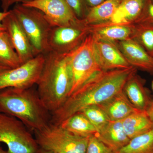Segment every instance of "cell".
<instances>
[{
	"mask_svg": "<svg viewBox=\"0 0 153 153\" xmlns=\"http://www.w3.org/2000/svg\"><path fill=\"white\" fill-rule=\"evenodd\" d=\"M136 71V68L131 66L97 73L68 97L60 108L51 114V123L59 125L76 113L103 103L122 91L127 80Z\"/></svg>",
	"mask_w": 153,
	"mask_h": 153,
	"instance_id": "cell-1",
	"label": "cell"
},
{
	"mask_svg": "<svg viewBox=\"0 0 153 153\" xmlns=\"http://www.w3.org/2000/svg\"><path fill=\"white\" fill-rule=\"evenodd\" d=\"M37 83V92L50 113L62 106L69 97L71 76L68 53L49 51Z\"/></svg>",
	"mask_w": 153,
	"mask_h": 153,
	"instance_id": "cell-2",
	"label": "cell"
},
{
	"mask_svg": "<svg viewBox=\"0 0 153 153\" xmlns=\"http://www.w3.org/2000/svg\"><path fill=\"white\" fill-rule=\"evenodd\" d=\"M0 112L16 118L33 132L51 123V113L33 87L1 91Z\"/></svg>",
	"mask_w": 153,
	"mask_h": 153,
	"instance_id": "cell-3",
	"label": "cell"
},
{
	"mask_svg": "<svg viewBox=\"0 0 153 153\" xmlns=\"http://www.w3.org/2000/svg\"><path fill=\"white\" fill-rule=\"evenodd\" d=\"M68 56L71 82L69 97L102 70L96 55L94 36L90 32L78 47L68 53Z\"/></svg>",
	"mask_w": 153,
	"mask_h": 153,
	"instance_id": "cell-4",
	"label": "cell"
},
{
	"mask_svg": "<svg viewBox=\"0 0 153 153\" xmlns=\"http://www.w3.org/2000/svg\"><path fill=\"white\" fill-rule=\"evenodd\" d=\"M29 38L35 57L49 51V40L53 27L38 9L17 4L12 9Z\"/></svg>",
	"mask_w": 153,
	"mask_h": 153,
	"instance_id": "cell-5",
	"label": "cell"
},
{
	"mask_svg": "<svg viewBox=\"0 0 153 153\" xmlns=\"http://www.w3.org/2000/svg\"><path fill=\"white\" fill-rule=\"evenodd\" d=\"M34 132L39 147L55 153H86L89 137L72 133L59 125L50 123Z\"/></svg>",
	"mask_w": 153,
	"mask_h": 153,
	"instance_id": "cell-6",
	"label": "cell"
},
{
	"mask_svg": "<svg viewBox=\"0 0 153 153\" xmlns=\"http://www.w3.org/2000/svg\"><path fill=\"white\" fill-rule=\"evenodd\" d=\"M7 145L9 153H35L39 148L35 137L22 121L0 112V143Z\"/></svg>",
	"mask_w": 153,
	"mask_h": 153,
	"instance_id": "cell-7",
	"label": "cell"
},
{
	"mask_svg": "<svg viewBox=\"0 0 153 153\" xmlns=\"http://www.w3.org/2000/svg\"><path fill=\"white\" fill-rule=\"evenodd\" d=\"M45 61L38 55L18 67L0 71V91L6 88H28L37 85Z\"/></svg>",
	"mask_w": 153,
	"mask_h": 153,
	"instance_id": "cell-8",
	"label": "cell"
},
{
	"mask_svg": "<svg viewBox=\"0 0 153 153\" xmlns=\"http://www.w3.org/2000/svg\"><path fill=\"white\" fill-rule=\"evenodd\" d=\"M90 33L89 27L83 20L69 26L53 27L49 40V51L66 54L82 43Z\"/></svg>",
	"mask_w": 153,
	"mask_h": 153,
	"instance_id": "cell-9",
	"label": "cell"
},
{
	"mask_svg": "<svg viewBox=\"0 0 153 153\" xmlns=\"http://www.w3.org/2000/svg\"><path fill=\"white\" fill-rule=\"evenodd\" d=\"M22 4L41 11L52 27L69 26L79 20L66 0H35Z\"/></svg>",
	"mask_w": 153,
	"mask_h": 153,
	"instance_id": "cell-10",
	"label": "cell"
},
{
	"mask_svg": "<svg viewBox=\"0 0 153 153\" xmlns=\"http://www.w3.org/2000/svg\"><path fill=\"white\" fill-rule=\"evenodd\" d=\"M2 23L22 64L35 57L29 38L12 10H10Z\"/></svg>",
	"mask_w": 153,
	"mask_h": 153,
	"instance_id": "cell-11",
	"label": "cell"
},
{
	"mask_svg": "<svg viewBox=\"0 0 153 153\" xmlns=\"http://www.w3.org/2000/svg\"><path fill=\"white\" fill-rule=\"evenodd\" d=\"M94 37L96 55L102 71L124 69L132 66L128 63L116 43Z\"/></svg>",
	"mask_w": 153,
	"mask_h": 153,
	"instance_id": "cell-12",
	"label": "cell"
},
{
	"mask_svg": "<svg viewBox=\"0 0 153 153\" xmlns=\"http://www.w3.org/2000/svg\"><path fill=\"white\" fill-rule=\"evenodd\" d=\"M117 46L131 66L153 74V57L137 41L130 38Z\"/></svg>",
	"mask_w": 153,
	"mask_h": 153,
	"instance_id": "cell-13",
	"label": "cell"
},
{
	"mask_svg": "<svg viewBox=\"0 0 153 153\" xmlns=\"http://www.w3.org/2000/svg\"><path fill=\"white\" fill-rule=\"evenodd\" d=\"M146 0H122L111 20V24L128 25L137 22L144 14Z\"/></svg>",
	"mask_w": 153,
	"mask_h": 153,
	"instance_id": "cell-14",
	"label": "cell"
},
{
	"mask_svg": "<svg viewBox=\"0 0 153 153\" xmlns=\"http://www.w3.org/2000/svg\"><path fill=\"white\" fill-rule=\"evenodd\" d=\"M110 121H121L137 109L129 101L123 90L98 105Z\"/></svg>",
	"mask_w": 153,
	"mask_h": 153,
	"instance_id": "cell-15",
	"label": "cell"
},
{
	"mask_svg": "<svg viewBox=\"0 0 153 153\" xmlns=\"http://www.w3.org/2000/svg\"><path fill=\"white\" fill-rule=\"evenodd\" d=\"M95 136L116 152L128 143L130 139L125 132L121 121H110Z\"/></svg>",
	"mask_w": 153,
	"mask_h": 153,
	"instance_id": "cell-16",
	"label": "cell"
},
{
	"mask_svg": "<svg viewBox=\"0 0 153 153\" xmlns=\"http://www.w3.org/2000/svg\"><path fill=\"white\" fill-rule=\"evenodd\" d=\"M123 91L136 108L146 111L152 99L145 87L143 79L136 73L132 74L127 80Z\"/></svg>",
	"mask_w": 153,
	"mask_h": 153,
	"instance_id": "cell-17",
	"label": "cell"
},
{
	"mask_svg": "<svg viewBox=\"0 0 153 153\" xmlns=\"http://www.w3.org/2000/svg\"><path fill=\"white\" fill-rule=\"evenodd\" d=\"M122 122L125 132L130 140L153 128V123L145 111L137 110Z\"/></svg>",
	"mask_w": 153,
	"mask_h": 153,
	"instance_id": "cell-18",
	"label": "cell"
},
{
	"mask_svg": "<svg viewBox=\"0 0 153 153\" xmlns=\"http://www.w3.org/2000/svg\"><path fill=\"white\" fill-rule=\"evenodd\" d=\"M90 32L97 38L116 43L133 38L134 27L133 25L110 24L100 26L96 29L90 28Z\"/></svg>",
	"mask_w": 153,
	"mask_h": 153,
	"instance_id": "cell-19",
	"label": "cell"
},
{
	"mask_svg": "<svg viewBox=\"0 0 153 153\" xmlns=\"http://www.w3.org/2000/svg\"><path fill=\"white\" fill-rule=\"evenodd\" d=\"M122 0H105L98 5L88 11L85 19V24L89 26L109 22Z\"/></svg>",
	"mask_w": 153,
	"mask_h": 153,
	"instance_id": "cell-20",
	"label": "cell"
},
{
	"mask_svg": "<svg viewBox=\"0 0 153 153\" xmlns=\"http://www.w3.org/2000/svg\"><path fill=\"white\" fill-rule=\"evenodd\" d=\"M72 133L84 137L95 135L97 131L87 117L81 112L76 113L59 125Z\"/></svg>",
	"mask_w": 153,
	"mask_h": 153,
	"instance_id": "cell-21",
	"label": "cell"
},
{
	"mask_svg": "<svg viewBox=\"0 0 153 153\" xmlns=\"http://www.w3.org/2000/svg\"><path fill=\"white\" fill-rule=\"evenodd\" d=\"M8 35L5 30L0 32V67L5 69L16 68L22 65Z\"/></svg>",
	"mask_w": 153,
	"mask_h": 153,
	"instance_id": "cell-22",
	"label": "cell"
},
{
	"mask_svg": "<svg viewBox=\"0 0 153 153\" xmlns=\"http://www.w3.org/2000/svg\"><path fill=\"white\" fill-rule=\"evenodd\" d=\"M115 153H153V128L131 139Z\"/></svg>",
	"mask_w": 153,
	"mask_h": 153,
	"instance_id": "cell-23",
	"label": "cell"
},
{
	"mask_svg": "<svg viewBox=\"0 0 153 153\" xmlns=\"http://www.w3.org/2000/svg\"><path fill=\"white\" fill-rule=\"evenodd\" d=\"M133 39L139 43L151 55L153 52V24L137 23Z\"/></svg>",
	"mask_w": 153,
	"mask_h": 153,
	"instance_id": "cell-24",
	"label": "cell"
},
{
	"mask_svg": "<svg viewBox=\"0 0 153 153\" xmlns=\"http://www.w3.org/2000/svg\"><path fill=\"white\" fill-rule=\"evenodd\" d=\"M83 114L98 132L110 121L103 110L98 105L88 107L80 111Z\"/></svg>",
	"mask_w": 153,
	"mask_h": 153,
	"instance_id": "cell-25",
	"label": "cell"
},
{
	"mask_svg": "<svg viewBox=\"0 0 153 153\" xmlns=\"http://www.w3.org/2000/svg\"><path fill=\"white\" fill-rule=\"evenodd\" d=\"M86 153H115L95 135L89 137Z\"/></svg>",
	"mask_w": 153,
	"mask_h": 153,
	"instance_id": "cell-26",
	"label": "cell"
},
{
	"mask_svg": "<svg viewBox=\"0 0 153 153\" xmlns=\"http://www.w3.org/2000/svg\"><path fill=\"white\" fill-rule=\"evenodd\" d=\"M68 5L79 20H83L87 14L85 0H66Z\"/></svg>",
	"mask_w": 153,
	"mask_h": 153,
	"instance_id": "cell-27",
	"label": "cell"
},
{
	"mask_svg": "<svg viewBox=\"0 0 153 153\" xmlns=\"http://www.w3.org/2000/svg\"><path fill=\"white\" fill-rule=\"evenodd\" d=\"M35 0H1V8L3 12H8L10 10L9 9L14 4H23V3L33 1Z\"/></svg>",
	"mask_w": 153,
	"mask_h": 153,
	"instance_id": "cell-28",
	"label": "cell"
},
{
	"mask_svg": "<svg viewBox=\"0 0 153 153\" xmlns=\"http://www.w3.org/2000/svg\"><path fill=\"white\" fill-rule=\"evenodd\" d=\"M153 24V4L150 3L148 5L147 13L144 14L142 18L137 22Z\"/></svg>",
	"mask_w": 153,
	"mask_h": 153,
	"instance_id": "cell-29",
	"label": "cell"
},
{
	"mask_svg": "<svg viewBox=\"0 0 153 153\" xmlns=\"http://www.w3.org/2000/svg\"><path fill=\"white\" fill-rule=\"evenodd\" d=\"M146 112L151 121L153 123V99L151 100L146 109Z\"/></svg>",
	"mask_w": 153,
	"mask_h": 153,
	"instance_id": "cell-30",
	"label": "cell"
},
{
	"mask_svg": "<svg viewBox=\"0 0 153 153\" xmlns=\"http://www.w3.org/2000/svg\"><path fill=\"white\" fill-rule=\"evenodd\" d=\"M105 0H85L86 4L91 6V7L98 5L104 2Z\"/></svg>",
	"mask_w": 153,
	"mask_h": 153,
	"instance_id": "cell-31",
	"label": "cell"
},
{
	"mask_svg": "<svg viewBox=\"0 0 153 153\" xmlns=\"http://www.w3.org/2000/svg\"><path fill=\"white\" fill-rule=\"evenodd\" d=\"M9 12H10V10L6 12H3H3H0V32L5 30L3 25V21L4 18L7 16Z\"/></svg>",
	"mask_w": 153,
	"mask_h": 153,
	"instance_id": "cell-32",
	"label": "cell"
},
{
	"mask_svg": "<svg viewBox=\"0 0 153 153\" xmlns=\"http://www.w3.org/2000/svg\"><path fill=\"white\" fill-rule=\"evenodd\" d=\"M35 153H55L51 151L45 149L43 148L39 147Z\"/></svg>",
	"mask_w": 153,
	"mask_h": 153,
	"instance_id": "cell-33",
	"label": "cell"
},
{
	"mask_svg": "<svg viewBox=\"0 0 153 153\" xmlns=\"http://www.w3.org/2000/svg\"><path fill=\"white\" fill-rule=\"evenodd\" d=\"M0 153H9L8 151H5L4 150V149L1 147V146H0Z\"/></svg>",
	"mask_w": 153,
	"mask_h": 153,
	"instance_id": "cell-34",
	"label": "cell"
},
{
	"mask_svg": "<svg viewBox=\"0 0 153 153\" xmlns=\"http://www.w3.org/2000/svg\"><path fill=\"white\" fill-rule=\"evenodd\" d=\"M3 69H5V68H2V67H0V71L1 70H3Z\"/></svg>",
	"mask_w": 153,
	"mask_h": 153,
	"instance_id": "cell-35",
	"label": "cell"
},
{
	"mask_svg": "<svg viewBox=\"0 0 153 153\" xmlns=\"http://www.w3.org/2000/svg\"><path fill=\"white\" fill-rule=\"evenodd\" d=\"M152 89L153 90V81L152 82Z\"/></svg>",
	"mask_w": 153,
	"mask_h": 153,
	"instance_id": "cell-36",
	"label": "cell"
},
{
	"mask_svg": "<svg viewBox=\"0 0 153 153\" xmlns=\"http://www.w3.org/2000/svg\"><path fill=\"white\" fill-rule=\"evenodd\" d=\"M151 56H152L153 57V52L152 54V55H151Z\"/></svg>",
	"mask_w": 153,
	"mask_h": 153,
	"instance_id": "cell-37",
	"label": "cell"
},
{
	"mask_svg": "<svg viewBox=\"0 0 153 153\" xmlns=\"http://www.w3.org/2000/svg\"><path fill=\"white\" fill-rule=\"evenodd\" d=\"M152 4H153V0H152Z\"/></svg>",
	"mask_w": 153,
	"mask_h": 153,
	"instance_id": "cell-38",
	"label": "cell"
}]
</instances>
